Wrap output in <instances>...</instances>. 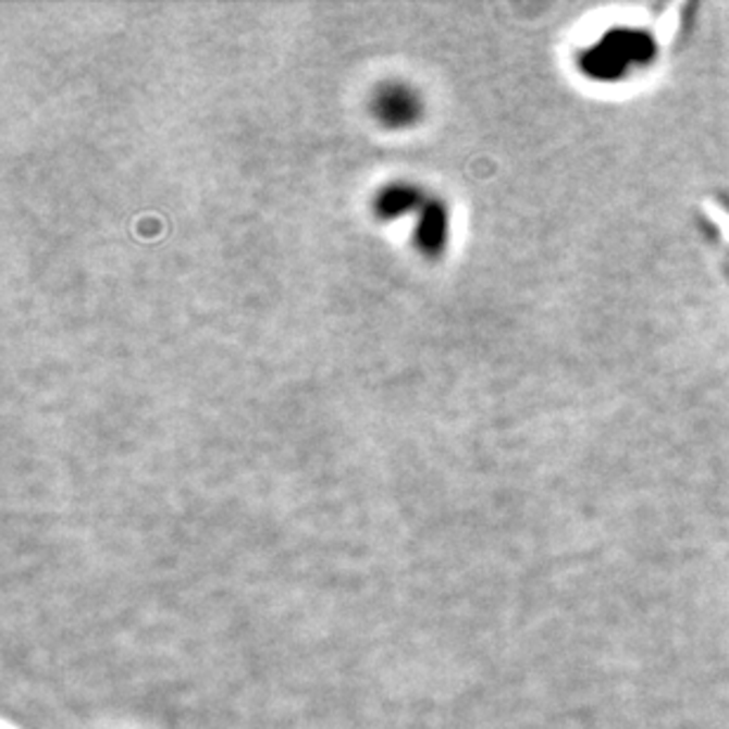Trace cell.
<instances>
[{"mask_svg":"<svg viewBox=\"0 0 729 729\" xmlns=\"http://www.w3.org/2000/svg\"><path fill=\"white\" fill-rule=\"evenodd\" d=\"M448 238V208L440 196H430L425 206L416 215L413 246L425 258H440L446 248Z\"/></svg>","mask_w":729,"mask_h":729,"instance_id":"obj_2","label":"cell"},{"mask_svg":"<svg viewBox=\"0 0 729 729\" xmlns=\"http://www.w3.org/2000/svg\"><path fill=\"white\" fill-rule=\"evenodd\" d=\"M373 109H375V116L383 123L392 125V128H399V125H409L416 121L418 111H420V102L413 95V90L392 83V86H385L381 92H378Z\"/></svg>","mask_w":729,"mask_h":729,"instance_id":"obj_3","label":"cell"},{"mask_svg":"<svg viewBox=\"0 0 729 729\" xmlns=\"http://www.w3.org/2000/svg\"><path fill=\"white\" fill-rule=\"evenodd\" d=\"M428 199L430 196L413 182H390V185H383L373 194L371 213L378 220L392 222L406 215H418Z\"/></svg>","mask_w":729,"mask_h":729,"instance_id":"obj_1","label":"cell"}]
</instances>
